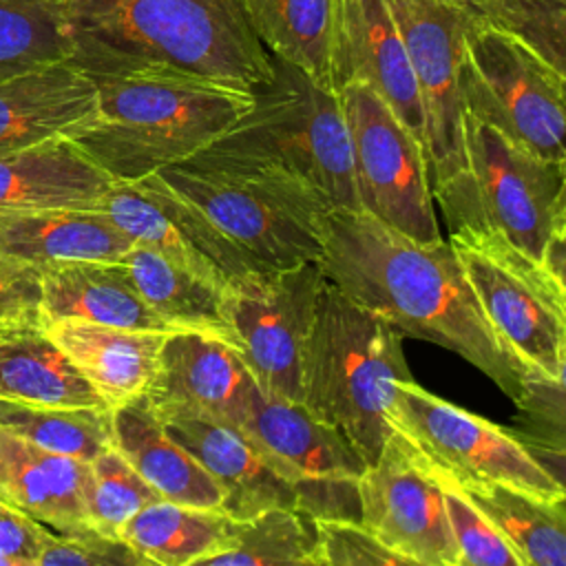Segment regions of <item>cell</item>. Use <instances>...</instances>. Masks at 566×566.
<instances>
[{
    "label": "cell",
    "mask_w": 566,
    "mask_h": 566,
    "mask_svg": "<svg viewBox=\"0 0 566 566\" xmlns=\"http://www.w3.org/2000/svg\"><path fill=\"white\" fill-rule=\"evenodd\" d=\"M455 542L453 566H522L506 539L453 486L442 484Z\"/></svg>",
    "instance_id": "obj_37"
},
{
    "label": "cell",
    "mask_w": 566,
    "mask_h": 566,
    "mask_svg": "<svg viewBox=\"0 0 566 566\" xmlns=\"http://www.w3.org/2000/svg\"><path fill=\"white\" fill-rule=\"evenodd\" d=\"M254 387L228 343L199 332H168L144 398L161 420L192 416L239 429Z\"/></svg>",
    "instance_id": "obj_17"
},
{
    "label": "cell",
    "mask_w": 566,
    "mask_h": 566,
    "mask_svg": "<svg viewBox=\"0 0 566 566\" xmlns=\"http://www.w3.org/2000/svg\"><path fill=\"white\" fill-rule=\"evenodd\" d=\"M458 86L467 115L542 159L566 161V75L524 42L469 15Z\"/></svg>",
    "instance_id": "obj_10"
},
{
    "label": "cell",
    "mask_w": 566,
    "mask_h": 566,
    "mask_svg": "<svg viewBox=\"0 0 566 566\" xmlns=\"http://www.w3.org/2000/svg\"><path fill=\"white\" fill-rule=\"evenodd\" d=\"M402 340L380 314L323 283L303 360L301 405L343 431L367 464L391 433L394 385L411 378Z\"/></svg>",
    "instance_id": "obj_5"
},
{
    "label": "cell",
    "mask_w": 566,
    "mask_h": 566,
    "mask_svg": "<svg viewBox=\"0 0 566 566\" xmlns=\"http://www.w3.org/2000/svg\"><path fill=\"white\" fill-rule=\"evenodd\" d=\"M252 95V108L210 146L263 157L294 172L332 210H360L338 93L272 57V80Z\"/></svg>",
    "instance_id": "obj_6"
},
{
    "label": "cell",
    "mask_w": 566,
    "mask_h": 566,
    "mask_svg": "<svg viewBox=\"0 0 566 566\" xmlns=\"http://www.w3.org/2000/svg\"><path fill=\"white\" fill-rule=\"evenodd\" d=\"M113 449L161 497L197 509H219L221 491L199 460L179 444L146 398L111 409Z\"/></svg>",
    "instance_id": "obj_23"
},
{
    "label": "cell",
    "mask_w": 566,
    "mask_h": 566,
    "mask_svg": "<svg viewBox=\"0 0 566 566\" xmlns=\"http://www.w3.org/2000/svg\"><path fill=\"white\" fill-rule=\"evenodd\" d=\"M0 566H35V564L33 562H22V559H15V557H9V555L0 553Z\"/></svg>",
    "instance_id": "obj_42"
},
{
    "label": "cell",
    "mask_w": 566,
    "mask_h": 566,
    "mask_svg": "<svg viewBox=\"0 0 566 566\" xmlns=\"http://www.w3.org/2000/svg\"><path fill=\"white\" fill-rule=\"evenodd\" d=\"M88 462L44 451L0 427V497L60 535H86Z\"/></svg>",
    "instance_id": "obj_20"
},
{
    "label": "cell",
    "mask_w": 566,
    "mask_h": 566,
    "mask_svg": "<svg viewBox=\"0 0 566 566\" xmlns=\"http://www.w3.org/2000/svg\"><path fill=\"white\" fill-rule=\"evenodd\" d=\"M190 566H321L314 520L292 509L265 511L243 522L226 548Z\"/></svg>",
    "instance_id": "obj_34"
},
{
    "label": "cell",
    "mask_w": 566,
    "mask_h": 566,
    "mask_svg": "<svg viewBox=\"0 0 566 566\" xmlns=\"http://www.w3.org/2000/svg\"><path fill=\"white\" fill-rule=\"evenodd\" d=\"M35 566H148L126 542L86 535L51 533Z\"/></svg>",
    "instance_id": "obj_39"
},
{
    "label": "cell",
    "mask_w": 566,
    "mask_h": 566,
    "mask_svg": "<svg viewBox=\"0 0 566 566\" xmlns=\"http://www.w3.org/2000/svg\"><path fill=\"white\" fill-rule=\"evenodd\" d=\"M155 175L259 268L318 261L332 206L294 172L263 157L208 146Z\"/></svg>",
    "instance_id": "obj_4"
},
{
    "label": "cell",
    "mask_w": 566,
    "mask_h": 566,
    "mask_svg": "<svg viewBox=\"0 0 566 566\" xmlns=\"http://www.w3.org/2000/svg\"><path fill=\"white\" fill-rule=\"evenodd\" d=\"M464 279L500 343L535 385L564 387L566 287L486 228L449 230Z\"/></svg>",
    "instance_id": "obj_7"
},
{
    "label": "cell",
    "mask_w": 566,
    "mask_h": 566,
    "mask_svg": "<svg viewBox=\"0 0 566 566\" xmlns=\"http://www.w3.org/2000/svg\"><path fill=\"white\" fill-rule=\"evenodd\" d=\"M473 20L517 38L566 75V0H455Z\"/></svg>",
    "instance_id": "obj_35"
},
{
    "label": "cell",
    "mask_w": 566,
    "mask_h": 566,
    "mask_svg": "<svg viewBox=\"0 0 566 566\" xmlns=\"http://www.w3.org/2000/svg\"><path fill=\"white\" fill-rule=\"evenodd\" d=\"M42 270L0 252V327L42 325Z\"/></svg>",
    "instance_id": "obj_40"
},
{
    "label": "cell",
    "mask_w": 566,
    "mask_h": 566,
    "mask_svg": "<svg viewBox=\"0 0 566 566\" xmlns=\"http://www.w3.org/2000/svg\"><path fill=\"white\" fill-rule=\"evenodd\" d=\"M161 422L217 482L223 495L221 511L232 520L250 522L272 509L298 511L294 486L274 473L237 429L192 416Z\"/></svg>",
    "instance_id": "obj_19"
},
{
    "label": "cell",
    "mask_w": 566,
    "mask_h": 566,
    "mask_svg": "<svg viewBox=\"0 0 566 566\" xmlns=\"http://www.w3.org/2000/svg\"><path fill=\"white\" fill-rule=\"evenodd\" d=\"M467 190L447 230L486 228L542 265L566 237V161L542 159L464 113ZM544 268V265H542Z\"/></svg>",
    "instance_id": "obj_9"
},
{
    "label": "cell",
    "mask_w": 566,
    "mask_h": 566,
    "mask_svg": "<svg viewBox=\"0 0 566 566\" xmlns=\"http://www.w3.org/2000/svg\"><path fill=\"white\" fill-rule=\"evenodd\" d=\"M0 427L44 451L82 462L113 447L111 409L33 407L0 398Z\"/></svg>",
    "instance_id": "obj_32"
},
{
    "label": "cell",
    "mask_w": 566,
    "mask_h": 566,
    "mask_svg": "<svg viewBox=\"0 0 566 566\" xmlns=\"http://www.w3.org/2000/svg\"><path fill=\"white\" fill-rule=\"evenodd\" d=\"M237 431L294 486L301 513L312 520L358 522L356 482L367 462L343 431L301 402L268 396L259 387Z\"/></svg>",
    "instance_id": "obj_12"
},
{
    "label": "cell",
    "mask_w": 566,
    "mask_h": 566,
    "mask_svg": "<svg viewBox=\"0 0 566 566\" xmlns=\"http://www.w3.org/2000/svg\"><path fill=\"white\" fill-rule=\"evenodd\" d=\"M0 398L33 407L108 409L44 325L0 327Z\"/></svg>",
    "instance_id": "obj_28"
},
{
    "label": "cell",
    "mask_w": 566,
    "mask_h": 566,
    "mask_svg": "<svg viewBox=\"0 0 566 566\" xmlns=\"http://www.w3.org/2000/svg\"><path fill=\"white\" fill-rule=\"evenodd\" d=\"M44 329L108 409L146 396L168 334L106 327L77 318L49 323Z\"/></svg>",
    "instance_id": "obj_21"
},
{
    "label": "cell",
    "mask_w": 566,
    "mask_h": 566,
    "mask_svg": "<svg viewBox=\"0 0 566 566\" xmlns=\"http://www.w3.org/2000/svg\"><path fill=\"white\" fill-rule=\"evenodd\" d=\"M318 265L340 294L462 356L520 409L537 387L486 323L447 239L420 243L363 210H332Z\"/></svg>",
    "instance_id": "obj_1"
},
{
    "label": "cell",
    "mask_w": 566,
    "mask_h": 566,
    "mask_svg": "<svg viewBox=\"0 0 566 566\" xmlns=\"http://www.w3.org/2000/svg\"><path fill=\"white\" fill-rule=\"evenodd\" d=\"M42 325L77 318L106 327L170 332L144 303L122 261H64L42 268Z\"/></svg>",
    "instance_id": "obj_26"
},
{
    "label": "cell",
    "mask_w": 566,
    "mask_h": 566,
    "mask_svg": "<svg viewBox=\"0 0 566 566\" xmlns=\"http://www.w3.org/2000/svg\"><path fill=\"white\" fill-rule=\"evenodd\" d=\"M453 489L506 539L522 566H566L564 500H542L500 484Z\"/></svg>",
    "instance_id": "obj_31"
},
{
    "label": "cell",
    "mask_w": 566,
    "mask_h": 566,
    "mask_svg": "<svg viewBox=\"0 0 566 566\" xmlns=\"http://www.w3.org/2000/svg\"><path fill=\"white\" fill-rule=\"evenodd\" d=\"M133 245L95 208L0 210V252L40 270L64 261H122Z\"/></svg>",
    "instance_id": "obj_25"
},
{
    "label": "cell",
    "mask_w": 566,
    "mask_h": 566,
    "mask_svg": "<svg viewBox=\"0 0 566 566\" xmlns=\"http://www.w3.org/2000/svg\"><path fill=\"white\" fill-rule=\"evenodd\" d=\"M321 566H427L378 537L358 522L314 520Z\"/></svg>",
    "instance_id": "obj_38"
},
{
    "label": "cell",
    "mask_w": 566,
    "mask_h": 566,
    "mask_svg": "<svg viewBox=\"0 0 566 566\" xmlns=\"http://www.w3.org/2000/svg\"><path fill=\"white\" fill-rule=\"evenodd\" d=\"M51 533L53 531L49 526L40 524L38 520L29 517L24 511H20L18 506L0 497V553L2 555L35 564Z\"/></svg>",
    "instance_id": "obj_41"
},
{
    "label": "cell",
    "mask_w": 566,
    "mask_h": 566,
    "mask_svg": "<svg viewBox=\"0 0 566 566\" xmlns=\"http://www.w3.org/2000/svg\"><path fill=\"white\" fill-rule=\"evenodd\" d=\"M332 84L336 93L345 84H363L374 91L424 150V115L418 86L385 0H336Z\"/></svg>",
    "instance_id": "obj_18"
},
{
    "label": "cell",
    "mask_w": 566,
    "mask_h": 566,
    "mask_svg": "<svg viewBox=\"0 0 566 566\" xmlns=\"http://www.w3.org/2000/svg\"><path fill=\"white\" fill-rule=\"evenodd\" d=\"M95 115L69 137L115 184H135L217 142L254 95L177 77H91Z\"/></svg>",
    "instance_id": "obj_3"
},
{
    "label": "cell",
    "mask_w": 566,
    "mask_h": 566,
    "mask_svg": "<svg viewBox=\"0 0 566 566\" xmlns=\"http://www.w3.org/2000/svg\"><path fill=\"white\" fill-rule=\"evenodd\" d=\"M358 524L427 566H453L455 542L440 482L389 433L356 482Z\"/></svg>",
    "instance_id": "obj_15"
},
{
    "label": "cell",
    "mask_w": 566,
    "mask_h": 566,
    "mask_svg": "<svg viewBox=\"0 0 566 566\" xmlns=\"http://www.w3.org/2000/svg\"><path fill=\"white\" fill-rule=\"evenodd\" d=\"M69 57L64 0H0V82Z\"/></svg>",
    "instance_id": "obj_33"
},
{
    "label": "cell",
    "mask_w": 566,
    "mask_h": 566,
    "mask_svg": "<svg viewBox=\"0 0 566 566\" xmlns=\"http://www.w3.org/2000/svg\"><path fill=\"white\" fill-rule=\"evenodd\" d=\"M265 51L318 86L332 84V27L336 0H241Z\"/></svg>",
    "instance_id": "obj_30"
},
{
    "label": "cell",
    "mask_w": 566,
    "mask_h": 566,
    "mask_svg": "<svg viewBox=\"0 0 566 566\" xmlns=\"http://www.w3.org/2000/svg\"><path fill=\"white\" fill-rule=\"evenodd\" d=\"M338 97L360 210L420 243L442 239L422 146L367 86L345 84Z\"/></svg>",
    "instance_id": "obj_14"
},
{
    "label": "cell",
    "mask_w": 566,
    "mask_h": 566,
    "mask_svg": "<svg viewBox=\"0 0 566 566\" xmlns=\"http://www.w3.org/2000/svg\"><path fill=\"white\" fill-rule=\"evenodd\" d=\"M122 263L144 303L170 332H199L232 347L228 287L137 243Z\"/></svg>",
    "instance_id": "obj_27"
},
{
    "label": "cell",
    "mask_w": 566,
    "mask_h": 566,
    "mask_svg": "<svg viewBox=\"0 0 566 566\" xmlns=\"http://www.w3.org/2000/svg\"><path fill=\"white\" fill-rule=\"evenodd\" d=\"M97 111L95 82L64 64L0 82V153L66 135Z\"/></svg>",
    "instance_id": "obj_24"
},
{
    "label": "cell",
    "mask_w": 566,
    "mask_h": 566,
    "mask_svg": "<svg viewBox=\"0 0 566 566\" xmlns=\"http://www.w3.org/2000/svg\"><path fill=\"white\" fill-rule=\"evenodd\" d=\"M113 184L64 135L0 153V210L95 208Z\"/></svg>",
    "instance_id": "obj_22"
},
{
    "label": "cell",
    "mask_w": 566,
    "mask_h": 566,
    "mask_svg": "<svg viewBox=\"0 0 566 566\" xmlns=\"http://www.w3.org/2000/svg\"><path fill=\"white\" fill-rule=\"evenodd\" d=\"M95 210L104 212L133 243L153 248L228 290L263 270L157 175L135 184H113Z\"/></svg>",
    "instance_id": "obj_16"
},
{
    "label": "cell",
    "mask_w": 566,
    "mask_h": 566,
    "mask_svg": "<svg viewBox=\"0 0 566 566\" xmlns=\"http://www.w3.org/2000/svg\"><path fill=\"white\" fill-rule=\"evenodd\" d=\"M241 524L219 509L157 500L122 526L119 539L148 566H190L226 548Z\"/></svg>",
    "instance_id": "obj_29"
},
{
    "label": "cell",
    "mask_w": 566,
    "mask_h": 566,
    "mask_svg": "<svg viewBox=\"0 0 566 566\" xmlns=\"http://www.w3.org/2000/svg\"><path fill=\"white\" fill-rule=\"evenodd\" d=\"M323 283L318 261H307L254 272L228 290L232 349L263 394L301 402L303 360Z\"/></svg>",
    "instance_id": "obj_13"
},
{
    "label": "cell",
    "mask_w": 566,
    "mask_h": 566,
    "mask_svg": "<svg viewBox=\"0 0 566 566\" xmlns=\"http://www.w3.org/2000/svg\"><path fill=\"white\" fill-rule=\"evenodd\" d=\"M387 427L438 482L500 484L542 500H566L562 478L513 431L433 396L413 378L394 385Z\"/></svg>",
    "instance_id": "obj_8"
},
{
    "label": "cell",
    "mask_w": 566,
    "mask_h": 566,
    "mask_svg": "<svg viewBox=\"0 0 566 566\" xmlns=\"http://www.w3.org/2000/svg\"><path fill=\"white\" fill-rule=\"evenodd\" d=\"M157 500L161 497L113 447L88 462L86 517L93 533L119 539L122 526Z\"/></svg>",
    "instance_id": "obj_36"
},
{
    "label": "cell",
    "mask_w": 566,
    "mask_h": 566,
    "mask_svg": "<svg viewBox=\"0 0 566 566\" xmlns=\"http://www.w3.org/2000/svg\"><path fill=\"white\" fill-rule=\"evenodd\" d=\"M398 27L424 115V157L433 201L449 217L467 190L464 108L458 86L469 13L455 0H385Z\"/></svg>",
    "instance_id": "obj_11"
},
{
    "label": "cell",
    "mask_w": 566,
    "mask_h": 566,
    "mask_svg": "<svg viewBox=\"0 0 566 566\" xmlns=\"http://www.w3.org/2000/svg\"><path fill=\"white\" fill-rule=\"evenodd\" d=\"M69 66L88 77H177L254 93L272 55L241 0H64Z\"/></svg>",
    "instance_id": "obj_2"
}]
</instances>
